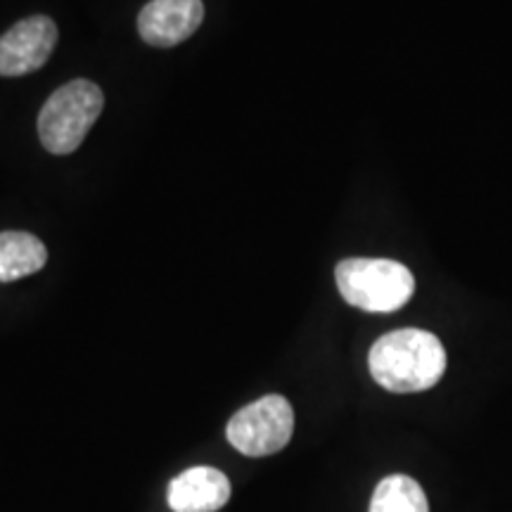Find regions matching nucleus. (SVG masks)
Returning a JSON list of instances; mask_svg holds the SVG:
<instances>
[{"label": "nucleus", "instance_id": "obj_1", "mask_svg": "<svg viewBox=\"0 0 512 512\" xmlns=\"http://www.w3.org/2000/svg\"><path fill=\"white\" fill-rule=\"evenodd\" d=\"M368 368L373 380L387 392H425L446 373V349L441 339L427 330H394L373 344Z\"/></svg>", "mask_w": 512, "mask_h": 512}, {"label": "nucleus", "instance_id": "obj_2", "mask_svg": "<svg viewBox=\"0 0 512 512\" xmlns=\"http://www.w3.org/2000/svg\"><path fill=\"white\" fill-rule=\"evenodd\" d=\"M105 107L98 83L76 79L50 95L38 114V138L50 155H72Z\"/></svg>", "mask_w": 512, "mask_h": 512}, {"label": "nucleus", "instance_id": "obj_3", "mask_svg": "<svg viewBox=\"0 0 512 512\" xmlns=\"http://www.w3.org/2000/svg\"><path fill=\"white\" fill-rule=\"evenodd\" d=\"M344 302L368 313H394L411 302V268L392 259H344L335 271Z\"/></svg>", "mask_w": 512, "mask_h": 512}, {"label": "nucleus", "instance_id": "obj_4", "mask_svg": "<svg viewBox=\"0 0 512 512\" xmlns=\"http://www.w3.org/2000/svg\"><path fill=\"white\" fill-rule=\"evenodd\" d=\"M294 432L292 403L280 394L261 396L233 415L226 437L235 451L249 458H264L280 453L290 444Z\"/></svg>", "mask_w": 512, "mask_h": 512}, {"label": "nucleus", "instance_id": "obj_5", "mask_svg": "<svg viewBox=\"0 0 512 512\" xmlns=\"http://www.w3.org/2000/svg\"><path fill=\"white\" fill-rule=\"evenodd\" d=\"M57 46V24L48 15L17 22L0 36V76H24L41 69Z\"/></svg>", "mask_w": 512, "mask_h": 512}, {"label": "nucleus", "instance_id": "obj_6", "mask_svg": "<svg viewBox=\"0 0 512 512\" xmlns=\"http://www.w3.org/2000/svg\"><path fill=\"white\" fill-rule=\"evenodd\" d=\"M202 0H150L138 15V34L152 48H174L200 29Z\"/></svg>", "mask_w": 512, "mask_h": 512}, {"label": "nucleus", "instance_id": "obj_7", "mask_svg": "<svg viewBox=\"0 0 512 512\" xmlns=\"http://www.w3.org/2000/svg\"><path fill=\"white\" fill-rule=\"evenodd\" d=\"M166 501L174 512H216L230 501V479L216 467H190L171 479Z\"/></svg>", "mask_w": 512, "mask_h": 512}, {"label": "nucleus", "instance_id": "obj_8", "mask_svg": "<svg viewBox=\"0 0 512 512\" xmlns=\"http://www.w3.org/2000/svg\"><path fill=\"white\" fill-rule=\"evenodd\" d=\"M48 264V249L36 235L22 230L0 233V283H15Z\"/></svg>", "mask_w": 512, "mask_h": 512}, {"label": "nucleus", "instance_id": "obj_9", "mask_svg": "<svg viewBox=\"0 0 512 512\" xmlns=\"http://www.w3.org/2000/svg\"><path fill=\"white\" fill-rule=\"evenodd\" d=\"M370 512H430V503L413 477L389 475L375 486Z\"/></svg>", "mask_w": 512, "mask_h": 512}]
</instances>
